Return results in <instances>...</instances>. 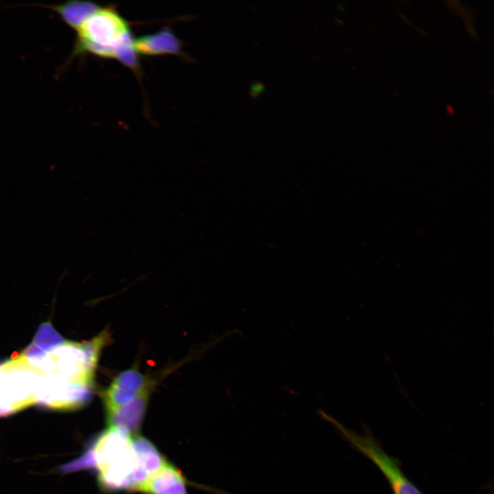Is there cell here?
Here are the masks:
<instances>
[{
  "instance_id": "cell-2",
  "label": "cell",
  "mask_w": 494,
  "mask_h": 494,
  "mask_svg": "<svg viewBox=\"0 0 494 494\" xmlns=\"http://www.w3.org/2000/svg\"><path fill=\"white\" fill-rule=\"evenodd\" d=\"M133 39L129 23L115 7L101 6L77 31L68 62L86 54L115 58L117 48Z\"/></svg>"
},
{
  "instance_id": "cell-14",
  "label": "cell",
  "mask_w": 494,
  "mask_h": 494,
  "mask_svg": "<svg viewBox=\"0 0 494 494\" xmlns=\"http://www.w3.org/2000/svg\"><path fill=\"white\" fill-rule=\"evenodd\" d=\"M64 342L63 338L49 322L40 325L33 339V342L46 352L50 351Z\"/></svg>"
},
{
  "instance_id": "cell-12",
  "label": "cell",
  "mask_w": 494,
  "mask_h": 494,
  "mask_svg": "<svg viewBox=\"0 0 494 494\" xmlns=\"http://www.w3.org/2000/svg\"><path fill=\"white\" fill-rule=\"evenodd\" d=\"M111 383L135 395L152 388L153 386V383L136 368H130L121 372Z\"/></svg>"
},
{
  "instance_id": "cell-13",
  "label": "cell",
  "mask_w": 494,
  "mask_h": 494,
  "mask_svg": "<svg viewBox=\"0 0 494 494\" xmlns=\"http://www.w3.org/2000/svg\"><path fill=\"white\" fill-rule=\"evenodd\" d=\"M21 355L30 366L43 373L55 371V365L49 353L34 342L29 344Z\"/></svg>"
},
{
  "instance_id": "cell-7",
  "label": "cell",
  "mask_w": 494,
  "mask_h": 494,
  "mask_svg": "<svg viewBox=\"0 0 494 494\" xmlns=\"http://www.w3.org/2000/svg\"><path fill=\"white\" fill-rule=\"evenodd\" d=\"M151 389L141 392L128 403L106 413L108 426L121 428L132 436L137 435L146 412Z\"/></svg>"
},
{
  "instance_id": "cell-11",
  "label": "cell",
  "mask_w": 494,
  "mask_h": 494,
  "mask_svg": "<svg viewBox=\"0 0 494 494\" xmlns=\"http://www.w3.org/2000/svg\"><path fill=\"white\" fill-rule=\"evenodd\" d=\"M56 12L61 20L76 32L101 6L86 0H69L58 4L41 5Z\"/></svg>"
},
{
  "instance_id": "cell-15",
  "label": "cell",
  "mask_w": 494,
  "mask_h": 494,
  "mask_svg": "<svg viewBox=\"0 0 494 494\" xmlns=\"http://www.w3.org/2000/svg\"><path fill=\"white\" fill-rule=\"evenodd\" d=\"M263 85L261 82H255L252 84L250 86V93L252 97H256L263 91Z\"/></svg>"
},
{
  "instance_id": "cell-5",
  "label": "cell",
  "mask_w": 494,
  "mask_h": 494,
  "mask_svg": "<svg viewBox=\"0 0 494 494\" xmlns=\"http://www.w3.org/2000/svg\"><path fill=\"white\" fill-rule=\"evenodd\" d=\"M15 411L36 403V390L43 373L30 366L19 355L3 363Z\"/></svg>"
},
{
  "instance_id": "cell-4",
  "label": "cell",
  "mask_w": 494,
  "mask_h": 494,
  "mask_svg": "<svg viewBox=\"0 0 494 494\" xmlns=\"http://www.w3.org/2000/svg\"><path fill=\"white\" fill-rule=\"evenodd\" d=\"M92 385L71 381L57 373H43L36 390V403L56 410H73L90 400Z\"/></svg>"
},
{
  "instance_id": "cell-6",
  "label": "cell",
  "mask_w": 494,
  "mask_h": 494,
  "mask_svg": "<svg viewBox=\"0 0 494 494\" xmlns=\"http://www.w3.org/2000/svg\"><path fill=\"white\" fill-rule=\"evenodd\" d=\"M49 353L56 373L71 381L93 384L96 367L89 362L82 342L65 340Z\"/></svg>"
},
{
  "instance_id": "cell-1",
  "label": "cell",
  "mask_w": 494,
  "mask_h": 494,
  "mask_svg": "<svg viewBox=\"0 0 494 494\" xmlns=\"http://www.w3.org/2000/svg\"><path fill=\"white\" fill-rule=\"evenodd\" d=\"M85 469H97L98 484L104 491L133 490L138 469L132 436L117 427H108L80 456Z\"/></svg>"
},
{
  "instance_id": "cell-9",
  "label": "cell",
  "mask_w": 494,
  "mask_h": 494,
  "mask_svg": "<svg viewBox=\"0 0 494 494\" xmlns=\"http://www.w3.org/2000/svg\"><path fill=\"white\" fill-rule=\"evenodd\" d=\"M145 494H189L181 471L165 460L138 490Z\"/></svg>"
},
{
  "instance_id": "cell-3",
  "label": "cell",
  "mask_w": 494,
  "mask_h": 494,
  "mask_svg": "<svg viewBox=\"0 0 494 494\" xmlns=\"http://www.w3.org/2000/svg\"><path fill=\"white\" fill-rule=\"evenodd\" d=\"M344 438L360 452L370 459L386 478L394 494H423L403 473L399 462L389 456L373 436L357 434L334 423Z\"/></svg>"
},
{
  "instance_id": "cell-8",
  "label": "cell",
  "mask_w": 494,
  "mask_h": 494,
  "mask_svg": "<svg viewBox=\"0 0 494 494\" xmlns=\"http://www.w3.org/2000/svg\"><path fill=\"white\" fill-rule=\"evenodd\" d=\"M134 47L138 55L157 56H183L182 41L170 27L134 38Z\"/></svg>"
},
{
  "instance_id": "cell-10",
  "label": "cell",
  "mask_w": 494,
  "mask_h": 494,
  "mask_svg": "<svg viewBox=\"0 0 494 494\" xmlns=\"http://www.w3.org/2000/svg\"><path fill=\"white\" fill-rule=\"evenodd\" d=\"M132 441L138 462L134 478L137 483L143 484L162 466L165 459L147 438L137 434L132 436Z\"/></svg>"
}]
</instances>
